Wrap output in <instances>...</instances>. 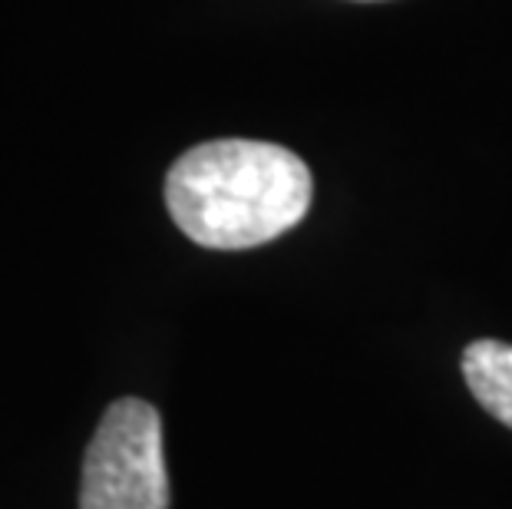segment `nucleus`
Listing matches in <instances>:
<instances>
[{"label":"nucleus","instance_id":"obj_1","mask_svg":"<svg viewBox=\"0 0 512 509\" xmlns=\"http://www.w3.org/2000/svg\"><path fill=\"white\" fill-rule=\"evenodd\" d=\"M314 182L301 156L261 139H215L182 153L166 176V205L202 248L238 252L275 242L311 209Z\"/></svg>","mask_w":512,"mask_h":509},{"label":"nucleus","instance_id":"obj_2","mask_svg":"<svg viewBox=\"0 0 512 509\" xmlns=\"http://www.w3.org/2000/svg\"><path fill=\"white\" fill-rule=\"evenodd\" d=\"M80 509H169L162 420L146 400L106 407L83 457Z\"/></svg>","mask_w":512,"mask_h":509},{"label":"nucleus","instance_id":"obj_3","mask_svg":"<svg viewBox=\"0 0 512 509\" xmlns=\"http://www.w3.org/2000/svg\"><path fill=\"white\" fill-rule=\"evenodd\" d=\"M463 377L476 404L512 427V344L493 338L473 341L463 351Z\"/></svg>","mask_w":512,"mask_h":509}]
</instances>
